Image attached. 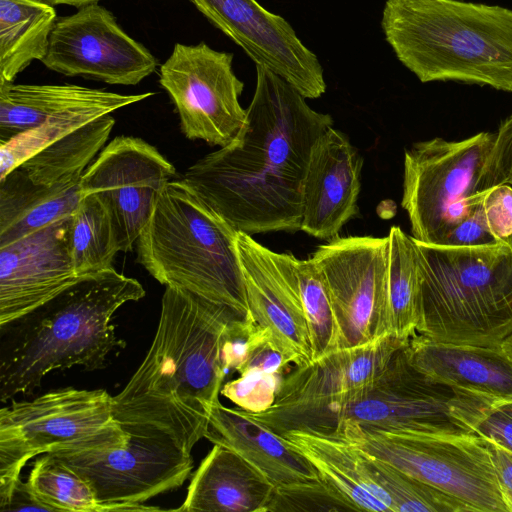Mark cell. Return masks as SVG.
Returning <instances> with one entry per match:
<instances>
[{
  "label": "cell",
  "mask_w": 512,
  "mask_h": 512,
  "mask_svg": "<svg viewBox=\"0 0 512 512\" xmlns=\"http://www.w3.org/2000/svg\"><path fill=\"white\" fill-rule=\"evenodd\" d=\"M289 82L256 65L246 120L232 142L191 165L181 181L235 230H301L311 149L330 127Z\"/></svg>",
  "instance_id": "obj_1"
},
{
  "label": "cell",
  "mask_w": 512,
  "mask_h": 512,
  "mask_svg": "<svg viewBox=\"0 0 512 512\" xmlns=\"http://www.w3.org/2000/svg\"><path fill=\"white\" fill-rule=\"evenodd\" d=\"M237 318L229 308L166 287L147 355L112 396L116 421L165 433L191 453L205 438L210 407L219 400L226 379L222 337Z\"/></svg>",
  "instance_id": "obj_2"
},
{
  "label": "cell",
  "mask_w": 512,
  "mask_h": 512,
  "mask_svg": "<svg viewBox=\"0 0 512 512\" xmlns=\"http://www.w3.org/2000/svg\"><path fill=\"white\" fill-rule=\"evenodd\" d=\"M145 296L143 286L113 267L89 273L56 297L0 327V401L29 394L50 372L105 367L125 347L111 324L125 303Z\"/></svg>",
  "instance_id": "obj_3"
},
{
  "label": "cell",
  "mask_w": 512,
  "mask_h": 512,
  "mask_svg": "<svg viewBox=\"0 0 512 512\" xmlns=\"http://www.w3.org/2000/svg\"><path fill=\"white\" fill-rule=\"evenodd\" d=\"M381 27L422 83L512 92V9L464 0H387Z\"/></svg>",
  "instance_id": "obj_4"
},
{
  "label": "cell",
  "mask_w": 512,
  "mask_h": 512,
  "mask_svg": "<svg viewBox=\"0 0 512 512\" xmlns=\"http://www.w3.org/2000/svg\"><path fill=\"white\" fill-rule=\"evenodd\" d=\"M237 233L185 183L171 180L137 239V261L160 284L253 319Z\"/></svg>",
  "instance_id": "obj_5"
},
{
  "label": "cell",
  "mask_w": 512,
  "mask_h": 512,
  "mask_svg": "<svg viewBox=\"0 0 512 512\" xmlns=\"http://www.w3.org/2000/svg\"><path fill=\"white\" fill-rule=\"evenodd\" d=\"M415 245L417 333L438 342L501 346L512 333V236L470 247Z\"/></svg>",
  "instance_id": "obj_6"
},
{
  "label": "cell",
  "mask_w": 512,
  "mask_h": 512,
  "mask_svg": "<svg viewBox=\"0 0 512 512\" xmlns=\"http://www.w3.org/2000/svg\"><path fill=\"white\" fill-rule=\"evenodd\" d=\"M494 406L478 394L425 376L402 347L369 385L330 404L271 418L266 425L281 436L293 430L329 435L343 422L387 432L472 435Z\"/></svg>",
  "instance_id": "obj_7"
},
{
  "label": "cell",
  "mask_w": 512,
  "mask_h": 512,
  "mask_svg": "<svg viewBox=\"0 0 512 512\" xmlns=\"http://www.w3.org/2000/svg\"><path fill=\"white\" fill-rule=\"evenodd\" d=\"M127 439L128 432L114 418L112 396L104 389L61 388L2 407L0 509L33 457L116 448Z\"/></svg>",
  "instance_id": "obj_8"
},
{
  "label": "cell",
  "mask_w": 512,
  "mask_h": 512,
  "mask_svg": "<svg viewBox=\"0 0 512 512\" xmlns=\"http://www.w3.org/2000/svg\"><path fill=\"white\" fill-rule=\"evenodd\" d=\"M325 436L349 442L473 511L509 512L486 440L479 435L387 432L343 422Z\"/></svg>",
  "instance_id": "obj_9"
},
{
  "label": "cell",
  "mask_w": 512,
  "mask_h": 512,
  "mask_svg": "<svg viewBox=\"0 0 512 512\" xmlns=\"http://www.w3.org/2000/svg\"><path fill=\"white\" fill-rule=\"evenodd\" d=\"M494 137L490 132L461 140L435 137L405 150L401 205L415 240L441 245L477 208L484 194L479 181Z\"/></svg>",
  "instance_id": "obj_10"
},
{
  "label": "cell",
  "mask_w": 512,
  "mask_h": 512,
  "mask_svg": "<svg viewBox=\"0 0 512 512\" xmlns=\"http://www.w3.org/2000/svg\"><path fill=\"white\" fill-rule=\"evenodd\" d=\"M233 55L206 43H176L160 66L159 83L170 96L183 134L224 147L246 120L239 97L244 84L232 68Z\"/></svg>",
  "instance_id": "obj_11"
},
{
  "label": "cell",
  "mask_w": 512,
  "mask_h": 512,
  "mask_svg": "<svg viewBox=\"0 0 512 512\" xmlns=\"http://www.w3.org/2000/svg\"><path fill=\"white\" fill-rule=\"evenodd\" d=\"M123 446L52 454L82 476L106 504H142L179 488L191 475V453L165 433L133 425Z\"/></svg>",
  "instance_id": "obj_12"
},
{
  "label": "cell",
  "mask_w": 512,
  "mask_h": 512,
  "mask_svg": "<svg viewBox=\"0 0 512 512\" xmlns=\"http://www.w3.org/2000/svg\"><path fill=\"white\" fill-rule=\"evenodd\" d=\"M311 258L319 268L339 325L341 348L388 333V238L336 237Z\"/></svg>",
  "instance_id": "obj_13"
},
{
  "label": "cell",
  "mask_w": 512,
  "mask_h": 512,
  "mask_svg": "<svg viewBox=\"0 0 512 512\" xmlns=\"http://www.w3.org/2000/svg\"><path fill=\"white\" fill-rule=\"evenodd\" d=\"M41 62L65 76L114 85H136L158 65L154 55L128 35L98 2L58 17Z\"/></svg>",
  "instance_id": "obj_14"
},
{
  "label": "cell",
  "mask_w": 512,
  "mask_h": 512,
  "mask_svg": "<svg viewBox=\"0 0 512 512\" xmlns=\"http://www.w3.org/2000/svg\"><path fill=\"white\" fill-rule=\"evenodd\" d=\"M174 166L151 144L133 136H117L85 170L80 188L107 206L120 252H129L148 223Z\"/></svg>",
  "instance_id": "obj_15"
},
{
  "label": "cell",
  "mask_w": 512,
  "mask_h": 512,
  "mask_svg": "<svg viewBox=\"0 0 512 512\" xmlns=\"http://www.w3.org/2000/svg\"><path fill=\"white\" fill-rule=\"evenodd\" d=\"M190 1L256 65L285 79L306 99L325 93L320 61L283 17L268 11L256 0Z\"/></svg>",
  "instance_id": "obj_16"
},
{
  "label": "cell",
  "mask_w": 512,
  "mask_h": 512,
  "mask_svg": "<svg viewBox=\"0 0 512 512\" xmlns=\"http://www.w3.org/2000/svg\"><path fill=\"white\" fill-rule=\"evenodd\" d=\"M237 249L254 322L271 334L289 363L313 360L299 286L288 253L274 252L238 231Z\"/></svg>",
  "instance_id": "obj_17"
},
{
  "label": "cell",
  "mask_w": 512,
  "mask_h": 512,
  "mask_svg": "<svg viewBox=\"0 0 512 512\" xmlns=\"http://www.w3.org/2000/svg\"><path fill=\"white\" fill-rule=\"evenodd\" d=\"M71 216L0 247V327L50 301L81 278L69 250Z\"/></svg>",
  "instance_id": "obj_18"
},
{
  "label": "cell",
  "mask_w": 512,
  "mask_h": 512,
  "mask_svg": "<svg viewBox=\"0 0 512 512\" xmlns=\"http://www.w3.org/2000/svg\"><path fill=\"white\" fill-rule=\"evenodd\" d=\"M408 341L390 334L329 352L295 366L283 376L274 404L264 412L248 414L255 420L330 404L372 383L394 353Z\"/></svg>",
  "instance_id": "obj_19"
},
{
  "label": "cell",
  "mask_w": 512,
  "mask_h": 512,
  "mask_svg": "<svg viewBox=\"0 0 512 512\" xmlns=\"http://www.w3.org/2000/svg\"><path fill=\"white\" fill-rule=\"evenodd\" d=\"M362 157L340 130L328 128L314 143L303 184L301 230L334 239L358 214Z\"/></svg>",
  "instance_id": "obj_20"
},
{
  "label": "cell",
  "mask_w": 512,
  "mask_h": 512,
  "mask_svg": "<svg viewBox=\"0 0 512 512\" xmlns=\"http://www.w3.org/2000/svg\"><path fill=\"white\" fill-rule=\"evenodd\" d=\"M408 362L432 380L478 394L495 405L512 399V360L501 346L438 342L416 334Z\"/></svg>",
  "instance_id": "obj_21"
},
{
  "label": "cell",
  "mask_w": 512,
  "mask_h": 512,
  "mask_svg": "<svg viewBox=\"0 0 512 512\" xmlns=\"http://www.w3.org/2000/svg\"><path fill=\"white\" fill-rule=\"evenodd\" d=\"M205 438L238 453L275 487L321 480L310 461L284 436L253 419L247 411L227 407L220 400L210 407Z\"/></svg>",
  "instance_id": "obj_22"
},
{
  "label": "cell",
  "mask_w": 512,
  "mask_h": 512,
  "mask_svg": "<svg viewBox=\"0 0 512 512\" xmlns=\"http://www.w3.org/2000/svg\"><path fill=\"white\" fill-rule=\"evenodd\" d=\"M274 488L238 453L214 444L192 476L184 502L174 510L264 512Z\"/></svg>",
  "instance_id": "obj_23"
},
{
  "label": "cell",
  "mask_w": 512,
  "mask_h": 512,
  "mask_svg": "<svg viewBox=\"0 0 512 512\" xmlns=\"http://www.w3.org/2000/svg\"><path fill=\"white\" fill-rule=\"evenodd\" d=\"M152 95V92L127 95L75 84L0 82V141L70 109L108 106L117 111Z\"/></svg>",
  "instance_id": "obj_24"
},
{
  "label": "cell",
  "mask_w": 512,
  "mask_h": 512,
  "mask_svg": "<svg viewBox=\"0 0 512 512\" xmlns=\"http://www.w3.org/2000/svg\"><path fill=\"white\" fill-rule=\"evenodd\" d=\"M356 511L392 512L389 496L371 473L362 451L335 437L303 431L283 435Z\"/></svg>",
  "instance_id": "obj_25"
},
{
  "label": "cell",
  "mask_w": 512,
  "mask_h": 512,
  "mask_svg": "<svg viewBox=\"0 0 512 512\" xmlns=\"http://www.w3.org/2000/svg\"><path fill=\"white\" fill-rule=\"evenodd\" d=\"M82 196L80 181L45 186L15 168L0 179V247L70 217Z\"/></svg>",
  "instance_id": "obj_26"
},
{
  "label": "cell",
  "mask_w": 512,
  "mask_h": 512,
  "mask_svg": "<svg viewBox=\"0 0 512 512\" xmlns=\"http://www.w3.org/2000/svg\"><path fill=\"white\" fill-rule=\"evenodd\" d=\"M57 19L45 0H0V82H14L33 61H42Z\"/></svg>",
  "instance_id": "obj_27"
},
{
  "label": "cell",
  "mask_w": 512,
  "mask_h": 512,
  "mask_svg": "<svg viewBox=\"0 0 512 512\" xmlns=\"http://www.w3.org/2000/svg\"><path fill=\"white\" fill-rule=\"evenodd\" d=\"M114 124L111 114L99 117L40 150L19 167L36 184L54 186L79 182L105 145Z\"/></svg>",
  "instance_id": "obj_28"
},
{
  "label": "cell",
  "mask_w": 512,
  "mask_h": 512,
  "mask_svg": "<svg viewBox=\"0 0 512 512\" xmlns=\"http://www.w3.org/2000/svg\"><path fill=\"white\" fill-rule=\"evenodd\" d=\"M388 238V333L404 341L417 334L420 283L415 240L399 226Z\"/></svg>",
  "instance_id": "obj_29"
},
{
  "label": "cell",
  "mask_w": 512,
  "mask_h": 512,
  "mask_svg": "<svg viewBox=\"0 0 512 512\" xmlns=\"http://www.w3.org/2000/svg\"><path fill=\"white\" fill-rule=\"evenodd\" d=\"M34 496L50 511H157L144 504L111 505L101 502L91 485L52 454L38 458L26 481Z\"/></svg>",
  "instance_id": "obj_30"
},
{
  "label": "cell",
  "mask_w": 512,
  "mask_h": 512,
  "mask_svg": "<svg viewBox=\"0 0 512 512\" xmlns=\"http://www.w3.org/2000/svg\"><path fill=\"white\" fill-rule=\"evenodd\" d=\"M69 250L78 276L112 268L120 252L116 228L105 203L83 195L70 218Z\"/></svg>",
  "instance_id": "obj_31"
},
{
  "label": "cell",
  "mask_w": 512,
  "mask_h": 512,
  "mask_svg": "<svg viewBox=\"0 0 512 512\" xmlns=\"http://www.w3.org/2000/svg\"><path fill=\"white\" fill-rule=\"evenodd\" d=\"M310 334L313 360L341 349V335L324 278L314 260L290 254Z\"/></svg>",
  "instance_id": "obj_32"
},
{
  "label": "cell",
  "mask_w": 512,
  "mask_h": 512,
  "mask_svg": "<svg viewBox=\"0 0 512 512\" xmlns=\"http://www.w3.org/2000/svg\"><path fill=\"white\" fill-rule=\"evenodd\" d=\"M115 110L108 106H86L70 109L25 130L8 140L0 141V179L27 159L81 126Z\"/></svg>",
  "instance_id": "obj_33"
},
{
  "label": "cell",
  "mask_w": 512,
  "mask_h": 512,
  "mask_svg": "<svg viewBox=\"0 0 512 512\" xmlns=\"http://www.w3.org/2000/svg\"><path fill=\"white\" fill-rule=\"evenodd\" d=\"M364 455L375 480L390 498L392 512L473 511L461 500L400 471L384 461L366 453Z\"/></svg>",
  "instance_id": "obj_34"
},
{
  "label": "cell",
  "mask_w": 512,
  "mask_h": 512,
  "mask_svg": "<svg viewBox=\"0 0 512 512\" xmlns=\"http://www.w3.org/2000/svg\"><path fill=\"white\" fill-rule=\"evenodd\" d=\"M356 511L343 496L322 480L276 486L264 512Z\"/></svg>",
  "instance_id": "obj_35"
},
{
  "label": "cell",
  "mask_w": 512,
  "mask_h": 512,
  "mask_svg": "<svg viewBox=\"0 0 512 512\" xmlns=\"http://www.w3.org/2000/svg\"><path fill=\"white\" fill-rule=\"evenodd\" d=\"M283 375L250 371L223 384L221 394L237 407L260 413L275 402Z\"/></svg>",
  "instance_id": "obj_36"
},
{
  "label": "cell",
  "mask_w": 512,
  "mask_h": 512,
  "mask_svg": "<svg viewBox=\"0 0 512 512\" xmlns=\"http://www.w3.org/2000/svg\"><path fill=\"white\" fill-rule=\"evenodd\" d=\"M261 331L253 319L237 318L229 323L221 342V361L226 377L239 373Z\"/></svg>",
  "instance_id": "obj_37"
},
{
  "label": "cell",
  "mask_w": 512,
  "mask_h": 512,
  "mask_svg": "<svg viewBox=\"0 0 512 512\" xmlns=\"http://www.w3.org/2000/svg\"><path fill=\"white\" fill-rule=\"evenodd\" d=\"M501 184L512 186V114L501 122L495 133L478 189L481 192Z\"/></svg>",
  "instance_id": "obj_38"
},
{
  "label": "cell",
  "mask_w": 512,
  "mask_h": 512,
  "mask_svg": "<svg viewBox=\"0 0 512 512\" xmlns=\"http://www.w3.org/2000/svg\"><path fill=\"white\" fill-rule=\"evenodd\" d=\"M485 223L497 240L512 236V186L501 184L484 190L480 203Z\"/></svg>",
  "instance_id": "obj_39"
},
{
  "label": "cell",
  "mask_w": 512,
  "mask_h": 512,
  "mask_svg": "<svg viewBox=\"0 0 512 512\" xmlns=\"http://www.w3.org/2000/svg\"><path fill=\"white\" fill-rule=\"evenodd\" d=\"M289 361L274 342L268 330L263 329L252 346L246 362L239 371V375L250 372L260 371L269 374L283 375Z\"/></svg>",
  "instance_id": "obj_40"
},
{
  "label": "cell",
  "mask_w": 512,
  "mask_h": 512,
  "mask_svg": "<svg viewBox=\"0 0 512 512\" xmlns=\"http://www.w3.org/2000/svg\"><path fill=\"white\" fill-rule=\"evenodd\" d=\"M496 241L488 230L479 204L469 216L450 231L441 245L470 247Z\"/></svg>",
  "instance_id": "obj_41"
},
{
  "label": "cell",
  "mask_w": 512,
  "mask_h": 512,
  "mask_svg": "<svg viewBox=\"0 0 512 512\" xmlns=\"http://www.w3.org/2000/svg\"><path fill=\"white\" fill-rule=\"evenodd\" d=\"M475 432L512 451V399L495 405L479 422Z\"/></svg>",
  "instance_id": "obj_42"
},
{
  "label": "cell",
  "mask_w": 512,
  "mask_h": 512,
  "mask_svg": "<svg viewBox=\"0 0 512 512\" xmlns=\"http://www.w3.org/2000/svg\"><path fill=\"white\" fill-rule=\"evenodd\" d=\"M491 454L500 490L509 512H512V451L484 438Z\"/></svg>",
  "instance_id": "obj_43"
},
{
  "label": "cell",
  "mask_w": 512,
  "mask_h": 512,
  "mask_svg": "<svg viewBox=\"0 0 512 512\" xmlns=\"http://www.w3.org/2000/svg\"><path fill=\"white\" fill-rule=\"evenodd\" d=\"M1 512L12 511H49L50 509L40 502L29 489L26 482L17 481L8 503L0 509Z\"/></svg>",
  "instance_id": "obj_44"
},
{
  "label": "cell",
  "mask_w": 512,
  "mask_h": 512,
  "mask_svg": "<svg viewBox=\"0 0 512 512\" xmlns=\"http://www.w3.org/2000/svg\"><path fill=\"white\" fill-rule=\"evenodd\" d=\"M52 5H70L74 7H81L90 3L99 2L100 0H45Z\"/></svg>",
  "instance_id": "obj_45"
},
{
  "label": "cell",
  "mask_w": 512,
  "mask_h": 512,
  "mask_svg": "<svg viewBox=\"0 0 512 512\" xmlns=\"http://www.w3.org/2000/svg\"><path fill=\"white\" fill-rule=\"evenodd\" d=\"M502 348L512 360V333L503 341Z\"/></svg>",
  "instance_id": "obj_46"
}]
</instances>
